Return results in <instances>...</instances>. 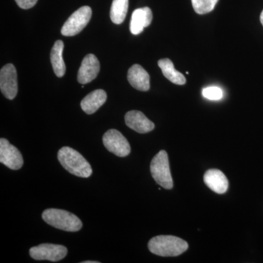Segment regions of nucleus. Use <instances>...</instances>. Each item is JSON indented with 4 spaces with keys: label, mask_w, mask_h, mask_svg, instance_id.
<instances>
[{
    "label": "nucleus",
    "mask_w": 263,
    "mask_h": 263,
    "mask_svg": "<svg viewBox=\"0 0 263 263\" xmlns=\"http://www.w3.org/2000/svg\"><path fill=\"white\" fill-rule=\"evenodd\" d=\"M57 158L66 171L78 177L89 178L92 174L89 162L79 152L70 147L60 148Z\"/></svg>",
    "instance_id": "f257e3e1"
},
{
    "label": "nucleus",
    "mask_w": 263,
    "mask_h": 263,
    "mask_svg": "<svg viewBox=\"0 0 263 263\" xmlns=\"http://www.w3.org/2000/svg\"><path fill=\"white\" fill-rule=\"evenodd\" d=\"M152 254L160 257H177L188 249L187 242L174 235H158L148 243Z\"/></svg>",
    "instance_id": "f03ea898"
},
{
    "label": "nucleus",
    "mask_w": 263,
    "mask_h": 263,
    "mask_svg": "<svg viewBox=\"0 0 263 263\" xmlns=\"http://www.w3.org/2000/svg\"><path fill=\"white\" fill-rule=\"evenodd\" d=\"M42 217L49 226L64 231H79L83 226L82 221L77 216L62 209H46L43 212Z\"/></svg>",
    "instance_id": "7ed1b4c3"
},
{
    "label": "nucleus",
    "mask_w": 263,
    "mask_h": 263,
    "mask_svg": "<svg viewBox=\"0 0 263 263\" xmlns=\"http://www.w3.org/2000/svg\"><path fill=\"white\" fill-rule=\"evenodd\" d=\"M150 171L153 179L162 187L166 190L173 188L174 181L170 170L168 156L165 151H160L152 159Z\"/></svg>",
    "instance_id": "20e7f679"
},
{
    "label": "nucleus",
    "mask_w": 263,
    "mask_h": 263,
    "mask_svg": "<svg viewBox=\"0 0 263 263\" xmlns=\"http://www.w3.org/2000/svg\"><path fill=\"white\" fill-rule=\"evenodd\" d=\"M92 15V10L89 6H83L74 12L64 24L61 29L62 35L66 37L75 36L86 27Z\"/></svg>",
    "instance_id": "39448f33"
},
{
    "label": "nucleus",
    "mask_w": 263,
    "mask_h": 263,
    "mask_svg": "<svg viewBox=\"0 0 263 263\" xmlns=\"http://www.w3.org/2000/svg\"><path fill=\"white\" fill-rule=\"evenodd\" d=\"M103 142L106 149L117 157H125L130 154L131 147L129 142L117 129L107 131L103 137Z\"/></svg>",
    "instance_id": "423d86ee"
},
{
    "label": "nucleus",
    "mask_w": 263,
    "mask_h": 263,
    "mask_svg": "<svg viewBox=\"0 0 263 263\" xmlns=\"http://www.w3.org/2000/svg\"><path fill=\"white\" fill-rule=\"evenodd\" d=\"M29 254L35 260L58 262L67 256V249L62 245L43 243L29 249Z\"/></svg>",
    "instance_id": "0eeeda50"
},
{
    "label": "nucleus",
    "mask_w": 263,
    "mask_h": 263,
    "mask_svg": "<svg viewBox=\"0 0 263 263\" xmlns=\"http://www.w3.org/2000/svg\"><path fill=\"white\" fill-rule=\"evenodd\" d=\"M0 89L5 98L13 100L18 93V77L13 64L5 65L0 71Z\"/></svg>",
    "instance_id": "6e6552de"
},
{
    "label": "nucleus",
    "mask_w": 263,
    "mask_h": 263,
    "mask_svg": "<svg viewBox=\"0 0 263 263\" xmlns=\"http://www.w3.org/2000/svg\"><path fill=\"white\" fill-rule=\"evenodd\" d=\"M0 162L14 171L22 168L24 164L23 157L18 148L3 138L0 139Z\"/></svg>",
    "instance_id": "1a4fd4ad"
},
{
    "label": "nucleus",
    "mask_w": 263,
    "mask_h": 263,
    "mask_svg": "<svg viewBox=\"0 0 263 263\" xmlns=\"http://www.w3.org/2000/svg\"><path fill=\"white\" fill-rule=\"evenodd\" d=\"M100 70V62L92 53L86 55L81 62L78 72V81L81 84H89L96 79Z\"/></svg>",
    "instance_id": "9d476101"
},
{
    "label": "nucleus",
    "mask_w": 263,
    "mask_h": 263,
    "mask_svg": "<svg viewBox=\"0 0 263 263\" xmlns=\"http://www.w3.org/2000/svg\"><path fill=\"white\" fill-rule=\"evenodd\" d=\"M124 119L128 127L141 134L149 133L155 127V124L144 114L138 110H130L127 112L125 114Z\"/></svg>",
    "instance_id": "9b49d317"
},
{
    "label": "nucleus",
    "mask_w": 263,
    "mask_h": 263,
    "mask_svg": "<svg viewBox=\"0 0 263 263\" xmlns=\"http://www.w3.org/2000/svg\"><path fill=\"white\" fill-rule=\"evenodd\" d=\"M127 79L131 86L139 91H147L150 89V76L140 65L132 66L128 70Z\"/></svg>",
    "instance_id": "f8f14e48"
},
{
    "label": "nucleus",
    "mask_w": 263,
    "mask_h": 263,
    "mask_svg": "<svg viewBox=\"0 0 263 263\" xmlns=\"http://www.w3.org/2000/svg\"><path fill=\"white\" fill-rule=\"evenodd\" d=\"M153 19L152 10L148 7L138 8L134 10L132 15L130 32L135 35L141 34L143 29L148 27Z\"/></svg>",
    "instance_id": "ddd939ff"
},
{
    "label": "nucleus",
    "mask_w": 263,
    "mask_h": 263,
    "mask_svg": "<svg viewBox=\"0 0 263 263\" xmlns=\"http://www.w3.org/2000/svg\"><path fill=\"white\" fill-rule=\"evenodd\" d=\"M204 182L213 192L217 194L226 193L228 189V180L226 175L217 169H211L204 175Z\"/></svg>",
    "instance_id": "4468645a"
},
{
    "label": "nucleus",
    "mask_w": 263,
    "mask_h": 263,
    "mask_svg": "<svg viewBox=\"0 0 263 263\" xmlns=\"http://www.w3.org/2000/svg\"><path fill=\"white\" fill-rule=\"evenodd\" d=\"M107 100V94L103 89H97L86 95L81 103V107L85 113L93 114L103 106Z\"/></svg>",
    "instance_id": "2eb2a0df"
},
{
    "label": "nucleus",
    "mask_w": 263,
    "mask_h": 263,
    "mask_svg": "<svg viewBox=\"0 0 263 263\" xmlns=\"http://www.w3.org/2000/svg\"><path fill=\"white\" fill-rule=\"evenodd\" d=\"M64 43L62 41H56L51 51V62L55 75L59 78L63 77L66 72V66L64 62Z\"/></svg>",
    "instance_id": "dca6fc26"
},
{
    "label": "nucleus",
    "mask_w": 263,
    "mask_h": 263,
    "mask_svg": "<svg viewBox=\"0 0 263 263\" xmlns=\"http://www.w3.org/2000/svg\"><path fill=\"white\" fill-rule=\"evenodd\" d=\"M158 66L162 70V73L166 79H168L173 84L184 85L186 80L185 76L175 68L174 63L169 59H162L159 60Z\"/></svg>",
    "instance_id": "f3484780"
},
{
    "label": "nucleus",
    "mask_w": 263,
    "mask_h": 263,
    "mask_svg": "<svg viewBox=\"0 0 263 263\" xmlns=\"http://www.w3.org/2000/svg\"><path fill=\"white\" fill-rule=\"evenodd\" d=\"M129 0H113L110 8V17L112 22L115 24H121L124 22L127 15Z\"/></svg>",
    "instance_id": "a211bd4d"
},
{
    "label": "nucleus",
    "mask_w": 263,
    "mask_h": 263,
    "mask_svg": "<svg viewBox=\"0 0 263 263\" xmlns=\"http://www.w3.org/2000/svg\"><path fill=\"white\" fill-rule=\"evenodd\" d=\"M218 1L219 0H192V3L197 14L203 15L212 12Z\"/></svg>",
    "instance_id": "6ab92c4d"
},
{
    "label": "nucleus",
    "mask_w": 263,
    "mask_h": 263,
    "mask_svg": "<svg viewBox=\"0 0 263 263\" xmlns=\"http://www.w3.org/2000/svg\"><path fill=\"white\" fill-rule=\"evenodd\" d=\"M202 95L204 98L211 100H219L222 98L223 92L220 88L216 86L205 88L202 90Z\"/></svg>",
    "instance_id": "aec40b11"
},
{
    "label": "nucleus",
    "mask_w": 263,
    "mask_h": 263,
    "mask_svg": "<svg viewBox=\"0 0 263 263\" xmlns=\"http://www.w3.org/2000/svg\"><path fill=\"white\" fill-rule=\"evenodd\" d=\"M17 5L22 9L32 8L37 3V0H15Z\"/></svg>",
    "instance_id": "412c9836"
},
{
    "label": "nucleus",
    "mask_w": 263,
    "mask_h": 263,
    "mask_svg": "<svg viewBox=\"0 0 263 263\" xmlns=\"http://www.w3.org/2000/svg\"><path fill=\"white\" fill-rule=\"evenodd\" d=\"M98 261H84L82 263H99Z\"/></svg>",
    "instance_id": "4be33fe9"
},
{
    "label": "nucleus",
    "mask_w": 263,
    "mask_h": 263,
    "mask_svg": "<svg viewBox=\"0 0 263 263\" xmlns=\"http://www.w3.org/2000/svg\"><path fill=\"white\" fill-rule=\"evenodd\" d=\"M260 22H261V24H262V25L263 26V10L262 11V13H261V14H260Z\"/></svg>",
    "instance_id": "5701e85b"
}]
</instances>
